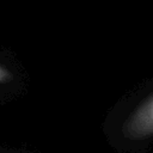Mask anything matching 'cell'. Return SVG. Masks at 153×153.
<instances>
[{
	"label": "cell",
	"mask_w": 153,
	"mask_h": 153,
	"mask_svg": "<svg viewBox=\"0 0 153 153\" xmlns=\"http://www.w3.org/2000/svg\"><path fill=\"white\" fill-rule=\"evenodd\" d=\"M126 133L134 139L146 137L153 134V103L140 110L129 122Z\"/></svg>",
	"instance_id": "cell-1"
},
{
	"label": "cell",
	"mask_w": 153,
	"mask_h": 153,
	"mask_svg": "<svg viewBox=\"0 0 153 153\" xmlns=\"http://www.w3.org/2000/svg\"><path fill=\"white\" fill-rule=\"evenodd\" d=\"M0 79H4V72L0 69Z\"/></svg>",
	"instance_id": "cell-2"
}]
</instances>
